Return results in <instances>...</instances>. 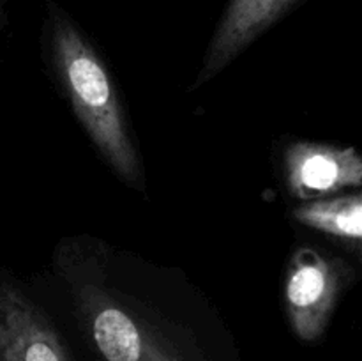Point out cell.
<instances>
[{"mask_svg": "<svg viewBox=\"0 0 362 361\" xmlns=\"http://www.w3.org/2000/svg\"><path fill=\"white\" fill-rule=\"evenodd\" d=\"M293 218L331 236L362 239V191L300 204L293 209Z\"/></svg>", "mask_w": 362, "mask_h": 361, "instance_id": "cell-7", "label": "cell"}, {"mask_svg": "<svg viewBox=\"0 0 362 361\" xmlns=\"http://www.w3.org/2000/svg\"><path fill=\"white\" fill-rule=\"evenodd\" d=\"M78 306L92 343L105 361H191L154 324L99 289H81Z\"/></svg>", "mask_w": 362, "mask_h": 361, "instance_id": "cell-2", "label": "cell"}, {"mask_svg": "<svg viewBox=\"0 0 362 361\" xmlns=\"http://www.w3.org/2000/svg\"><path fill=\"white\" fill-rule=\"evenodd\" d=\"M297 0H232L205 55L198 81L225 69L244 48L264 34Z\"/></svg>", "mask_w": 362, "mask_h": 361, "instance_id": "cell-6", "label": "cell"}, {"mask_svg": "<svg viewBox=\"0 0 362 361\" xmlns=\"http://www.w3.org/2000/svg\"><path fill=\"white\" fill-rule=\"evenodd\" d=\"M0 361H69L45 314L13 285H0Z\"/></svg>", "mask_w": 362, "mask_h": 361, "instance_id": "cell-5", "label": "cell"}, {"mask_svg": "<svg viewBox=\"0 0 362 361\" xmlns=\"http://www.w3.org/2000/svg\"><path fill=\"white\" fill-rule=\"evenodd\" d=\"M285 170L290 193L304 202L362 186V154L354 147L296 142L286 149Z\"/></svg>", "mask_w": 362, "mask_h": 361, "instance_id": "cell-4", "label": "cell"}, {"mask_svg": "<svg viewBox=\"0 0 362 361\" xmlns=\"http://www.w3.org/2000/svg\"><path fill=\"white\" fill-rule=\"evenodd\" d=\"M341 290L338 262L303 248L296 253L286 276V311L293 333L303 342L324 335Z\"/></svg>", "mask_w": 362, "mask_h": 361, "instance_id": "cell-3", "label": "cell"}, {"mask_svg": "<svg viewBox=\"0 0 362 361\" xmlns=\"http://www.w3.org/2000/svg\"><path fill=\"white\" fill-rule=\"evenodd\" d=\"M52 55L74 113L126 183L144 188L141 165L106 66L69 16L52 7Z\"/></svg>", "mask_w": 362, "mask_h": 361, "instance_id": "cell-1", "label": "cell"}]
</instances>
